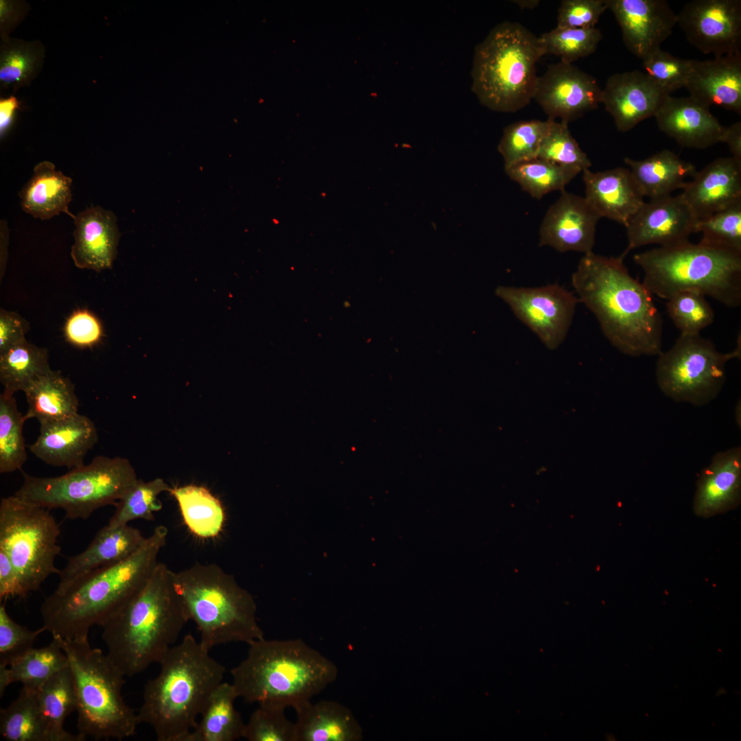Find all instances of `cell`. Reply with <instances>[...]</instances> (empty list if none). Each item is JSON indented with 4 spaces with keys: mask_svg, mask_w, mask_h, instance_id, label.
Wrapping results in <instances>:
<instances>
[{
    "mask_svg": "<svg viewBox=\"0 0 741 741\" xmlns=\"http://www.w3.org/2000/svg\"><path fill=\"white\" fill-rule=\"evenodd\" d=\"M26 421L14 395H0V473L21 469L27 458L23 426Z\"/></svg>",
    "mask_w": 741,
    "mask_h": 741,
    "instance_id": "cell-40",
    "label": "cell"
},
{
    "mask_svg": "<svg viewBox=\"0 0 741 741\" xmlns=\"http://www.w3.org/2000/svg\"><path fill=\"white\" fill-rule=\"evenodd\" d=\"M168 530L156 526L140 548L127 558L93 571L61 591H54L40 607L43 626L64 639L88 637L144 587L158 563Z\"/></svg>",
    "mask_w": 741,
    "mask_h": 741,
    "instance_id": "cell-2",
    "label": "cell"
},
{
    "mask_svg": "<svg viewBox=\"0 0 741 741\" xmlns=\"http://www.w3.org/2000/svg\"><path fill=\"white\" fill-rule=\"evenodd\" d=\"M690 96L710 107L741 114V51L711 60H692L685 86Z\"/></svg>",
    "mask_w": 741,
    "mask_h": 741,
    "instance_id": "cell-24",
    "label": "cell"
},
{
    "mask_svg": "<svg viewBox=\"0 0 741 741\" xmlns=\"http://www.w3.org/2000/svg\"><path fill=\"white\" fill-rule=\"evenodd\" d=\"M0 733L8 741H53L38 690L23 686L17 698L1 709Z\"/></svg>",
    "mask_w": 741,
    "mask_h": 741,
    "instance_id": "cell-34",
    "label": "cell"
},
{
    "mask_svg": "<svg viewBox=\"0 0 741 741\" xmlns=\"http://www.w3.org/2000/svg\"><path fill=\"white\" fill-rule=\"evenodd\" d=\"M694 233L702 243L741 252V201L697 220Z\"/></svg>",
    "mask_w": 741,
    "mask_h": 741,
    "instance_id": "cell-45",
    "label": "cell"
},
{
    "mask_svg": "<svg viewBox=\"0 0 741 741\" xmlns=\"http://www.w3.org/2000/svg\"><path fill=\"white\" fill-rule=\"evenodd\" d=\"M607 9V0H563L558 8L556 27H595Z\"/></svg>",
    "mask_w": 741,
    "mask_h": 741,
    "instance_id": "cell-50",
    "label": "cell"
},
{
    "mask_svg": "<svg viewBox=\"0 0 741 741\" xmlns=\"http://www.w3.org/2000/svg\"><path fill=\"white\" fill-rule=\"evenodd\" d=\"M741 355L740 338L729 353L718 351L709 340L682 335L658 355L656 379L662 392L677 402L702 406L714 400L726 380V364Z\"/></svg>",
    "mask_w": 741,
    "mask_h": 741,
    "instance_id": "cell-12",
    "label": "cell"
},
{
    "mask_svg": "<svg viewBox=\"0 0 741 741\" xmlns=\"http://www.w3.org/2000/svg\"><path fill=\"white\" fill-rule=\"evenodd\" d=\"M40 54L34 46L11 43L2 47L0 80L3 85L19 87L29 83L36 74Z\"/></svg>",
    "mask_w": 741,
    "mask_h": 741,
    "instance_id": "cell-48",
    "label": "cell"
},
{
    "mask_svg": "<svg viewBox=\"0 0 741 741\" xmlns=\"http://www.w3.org/2000/svg\"><path fill=\"white\" fill-rule=\"evenodd\" d=\"M741 495V447L716 454L699 477L694 510L701 517L714 516L737 506Z\"/></svg>",
    "mask_w": 741,
    "mask_h": 741,
    "instance_id": "cell-26",
    "label": "cell"
},
{
    "mask_svg": "<svg viewBox=\"0 0 741 741\" xmlns=\"http://www.w3.org/2000/svg\"><path fill=\"white\" fill-rule=\"evenodd\" d=\"M296 741H358L362 729L351 711L333 701H310L295 709Z\"/></svg>",
    "mask_w": 741,
    "mask_h": 741,
    "instance_id": "cell-28",
    "label": "cell"
},
{
    "mask_svg": "<svg viewBox=\"0 0 741 741\" xmlns=\"http://www.w3.org/2000/svg\"><path fill=\"white\" fill-rule=\"evenodd\" d=\"M248 645L246 657L231 670L237 696L246 702L295 709L338 677L334 663L302 639L263 638Z\"/></svg>",
    "mask_w": 741,
    "mask_h": 741,
    "instance_id": "cell-5",
    "label": "cell"
},
{
    "mask_svg": "<svg viewBox=\"0 0 741 741\" xmlns=\"http://www.w3.org/2000/svg\"><path fill=\"white\" fill-rule=\"evenodd\" d=\"M8 229L6 222L1 221V277L4 273L8 255Z\"/></svg>",
    "mask_w": 741,
    "mask_h": 741,
    "instance_id": "cell-57",
    "label": "cell"
},
{
    "mask_svg": "<svg viewBox=\"0 0 741 741\" xmlns=\"http://www.w3.org/2000/svg\"><path fill=\"white\" fill-rule=\"evenodd\" d=\"M171 489L160 478L148 482L138 479L117 501L115 511L106 526L115 528L135 519L154 520V513L163 508L158 496Z\"/></svg>",
    "mask_w": 741,
    "mask_h": 741,
    "instance_id": "cell-39",
    "label": "cell"
},
{
    "mask_svg": "<svg viewBox=\"0 0 741 741\" xmlns=\"http://www.w3.org/2000/svg\"><path fill=\"white\" fill-rule=\"evenodd\" d=\"M173 572L158 562L141 590L101 624L107 655L125 676L159 663L189 621Z\"/></svg>",
    "mask_w": 741,
    "mask_h": 741,
    "instance_id": "cell-3",
    "label": "cell"
},
{
    "mask_svg": "<svg viewBox=\"0 0 741 741\" xmlns=\"http://www.w3.org/2000/svg\"><path fill=\"white\" fill-rule=\"evenodd\" d=\"M552 120L519 121L504 128L497 148L504 158L505 169L538 157L541 143Z\"/></svg>",
    "mask_w": 741,
    "mask_h": 741,
    "instance_id": "cell-41",
    "label": "cell"
},
{
    "mask_svg": "<svg viewBox=\"0 0 741 741\" xmlns=\"http://www.w3.org/2000/svg\"><path fill=\"white\" fill-rule=\"evenodd\" d=\"M514 2H516V3L517 5H519V7H521L523 9H524V8L532 9V8H535L539 3V1H538V0L515 1Z\"/></svg>",
    "mask_w": 741,
    "mask_h": 741,
    "instance_id": "cell-58",
    "label": "cell"
},
{
    "mask_svg": "<svg viewBox=\"0 0 741 741\" xmlns=\"http://www.w3.org/2000/svg\"><path fill=\"white\" fill-rule=\"evenodd\" d=\"M0 5L1 31H5L19 21L20 14L12 1L1 0Z\"/></svg>",
    "mask_w": 741,
    "mask_h": 741,
    "instance_id": "cell-56",
    "label": "cell"
},
{
    "mask_svg": "<svg viewBox=\"0 0 741 741\" xmlns=\"http://www.w3.org/2000/svg\"><path fill=\"white\" fill-rule=\"evenodd\" d=\"M600 30L596 27H559L539 36L545 54L558 56L561 61L572 63L593 54L602 40Z\"/></svg>",
    "mask_w": 741,
    "mask_h": 741,
    "instance_id": "cell-42",
    "label": "cell"
},
{
    "mask_svg": "<svg viewBox=\"0 0 741 741\" xmlns=\"http://www.w3.org/2000/svg\"><path fill=\"white\" fill-rule=\"evenodd\" d=\"M60 528L50 510L27 503L14 494L0 503V550L10 559L25 593L35 591L60 570L55 558Z\"/></svg>",
    "mask_w": 741,
    "mask_h": 741,
    "instance_id": "cell-11",
    "label": "cell"
},
{
    "mask_svg": "<svg viewBox=\"0 0 741 741\" xmlns=\"http://www.w3.org/2000/svg\"><path fill=\"white\" fill-rule=\"evenodd\" d=\"M624 259L584 255L572 274V285L614 347L632 357L658 356L662 318L652 295L631 275Z\"/></svg>",
    "mask_w": 741,
    "mask_h": 741,
    "instance_id": "cell-1",
    "label": "cell"
},
{
    "mask_svg": "<svg viewBox=\"0 0 741 741\" xmlns=\"http://www.w3.org/2000/svg\"><path fill=\"white\" fill-rule=\"evenodd\" d=\"M20 107V103L14 96L0 101V134L3 137L10 129L14 120L15 110Z\"/></svg>",
    "mask_w": 741,
    "mask_h": 741,
    "instance_id": "cell-54",
    "label": "cell"
},
{
    "mask_svg": "<svg viewBox=\"0 0 741 741\" xmlns=\"http://www.w3.org/2000/svg\"><path fill=\"white\" fill-rule=\"evenodd\" d=\"M704 295L679 292L667 300V313L682 335H697L711 325L714 311Z\"/></svg>",
    "mask_w": 741,
    "mask_h": 741,
    "instance_id": "cell-44",
    "label": "cell"
},
{
    "mask_svg": "<svg viewBox=\"0 0 741 741\" xmlns=\"http://www.w3.org/2000/svg\"><path fill=\"white\" fill-rule=\"evenodd\" d=\"M585 198L602 217L624 226L643 204L644 196L629 169L615 167L603 172H583Z\"/></svg>",
    "mask_w": 741,
    "mask_h": 741,
    "instance_id": "cell-27",
    "label": "cell"
},
{
    "mask_svg": "<svg viewBox=\"0 0 741 741\" xmlns=\"http://www.w3.org/2000/svg\"><path fill=\"white\" fill-rule=\"evenodd\" d=\"M137 480L128 459L98 456L89 464L56 477L23 473V482L14 495L49 510L62 509L69 519H86L101 507L115 506Z\"/></svg>",
    "mask_w": 741,
    "mask_h": 741,
    "instance_id": "cell-10",
    "label": "cell"
},
{
    "mask_svg": "<svg viewBox=\"0 0 741 741\" xmlns=\"http://www.w3.org/2000/svg\"><path fill=\"white\" fill-rule=\"evenodd\" d=\"M727 143L732 157L741 161V122L737 121L725 128L722 141Z\"/></svg>",
    "mask_w": 741,
    "mask_h": 741,
    "instance_id": "cell-55",
    "label": "cell"
},
{
    "mask_svg": "<svg viewBox=\"0 0 741 741\" xmlns=\"http://www.w3.org/2000/svg\"><path fill=\"white\" fill-rule=\"evenodd\" d=\"M59 637L73 677L78 733L95 740L134 736L137 714L121 695L126 676L108 655L90 645L88 637Z\"/></svg>",
    "mask_w": 741,
    "mask_h": 741,
    "instance_id": "cell-9",
    "label": "cell"
},
{
    "mask_svg": "<svg viewBox=\"0 0 741 741\" xmlns=\"http://www.w3.org/2000/svg\"><path fill=\"white\" fill-rule=\"evenodd\" d=\"M27 596L19 576L7 554L0 550V600Z\"/></svg>",
    "mask_w": 741,
    "mask_h": 741,
    "instance_id": "cell-53",
    "label": "cell"
},
{
    "mask_svg": "<svg viewBox=\"0 0 741 741\" xmlns=\"http://www.w3.org/2000/svg\"><path fill=\"white\" fill-rule=\"evenodd\" d=\"M24 393L28 405L26 420L34 418L42 423L78 413L75 386L58 371L51 370L39 375Z\"/></svg>",
    "mask_w": 741,
    "mask_h": 741,
    "instance_id": "cell-31",
    "label": "cell"
},
{
    "mask_svg": "<svg viewBox=\"0 0 741 741\" xmlns=\"http://www.w3.org/2000/svg\"><path fill=\"white\" fill-rule=\"evenodd\" d=\"M42 711L49 726L53 741H83L64 728L66 718L77 709L74 680L69 665L51 676L38 690Z\"/></svg>",
    "mask_w": 741,
    "mask_h": 741,
    "instance_id": "cell-36",
    "label": "cell"
},
{
    "mask_svg": "<svg viewBox=\"0 0 741 741\" xmlns=\"http://www.w3.org/2000/svg\"><path fill=\"white\" fill-rule=\"evenodd\" d=\"M495 294L550 349L565 339L579 301L558 284L533 288L502 285Z\"/></svg>",
    "mask_w": 741,
    "mask_h": 741,
    "instance_id": "cell-13",
    "label": "cell"
},
{
    "mask_svg": "<svg viewBox=\"0 0 741 741\" xmlns=\"http://www.w3.org/2000/svg\"><path fill=\"white\" fill-rule=\"evenodd\" d=\"M644 197L650 200L672 195L678 189H683L685 179L697 173L695 165L681 159L674 152L663 150L644 160L625 158Z\"/></svg>",
    "mask_w": 741,
    "mask_h": 741,
    "instance_id": "cell-30",
    "label": "cell"
},
{
    "mask_svg": "<svg viewBox=\"0 0 741 741\" xmlns=\"http://www.w3.org/2000/svg\"><path fill=\"white\" fill-rule=\"evenodd\" d=\"M654 117L661 131L685 148L712 146L722 141L725 130L709 107L690 96L668 95Z\"/></svg>",
    "mask_w": 741,
    "mask_h": 741,
    "instance_id": "cell-21",
    "label": "cell"
},
{
    "mask_svg": "<svg viewBox=\"0 0 741 741\" xmlns=\"http://www.w3.org/2000/svg\"><path fill=\"white\" fill-rule=\"evenodd\" d=\"M174 584L200 642L207 650L221 644H250L264 638L252 596L216 564L196 563L173 572Z\"/></svg>",
    "mask_w": 741,
    "mask_h": 741,
    "instance_id": "cell-7",
    "label": "cell"
},
{
    "mask_svg": "<svg viewBox=\"0 0 741 741\" xmlns=\"http://www.w3.org/2000/svg\"><path fill=\"white\" fill-rule=\"evenodd\" d=\"M145 539L139 529L128 524L115 528L106 525L84 551L68 558L58 574L59 583L55 591H61L87 574L127 558Z\"/></svg>",
    "mask_w": 741,
    "mask_h": 741,
    "instance_id": "cell-25",
    "label": "cell"
},
{
    "mask_svg": "<svg viewBox=\"0 0 741 741\" xmlns=\"http://www.w3.org/2000/svg\"><path fill=\"white\" fill-rule=\"evenodd\" d=\"M697 220L741 201V161L721 157L707 165L681 193Z\"/></svg>",
    "mask_w": 741,
    "mask_h": 741,
    "instance_id": "cell-23",
    "label": "cell"
},
{
    "mask_svg": "<svg viewBox=\"0 0 741 741\" xmlns=\"http://www.w3.org/2000/svg\"><path fill=\"white\" fill-rule=\"evenodd\" d=\"M668 95L646 73L635 70L611 75L602 89L601 103L618 130L627 132L654 117Z\"/></svg>",
    "mask_w": 741,
    "mask_h": 741,
    "instance_id": "cell-19",
    "label": "cell"
},
{
    "mask_svg": "<svg viewBox=\"0 0 741 741\" xmlns=\"http://www.w3.org/2000/svg\"><path fill=\"white\" fill-rule=\"evenodd\" d=\"M188 634L160 661L158 674L145 686L139 723L151 726L158 741H185L226 668Z\"/></svg>",
    "mask_w": 741,
    "mask_h": 741,
    "instance_id": "cell-4",
    "label": "cell"
},
{
    "mask_svg": "<svg viewBox=\"0 0 741 741\" xmlns=\"http://www.w3.org/2000/svg\"><path fill=\"white\" fill-rule=\"evenodd\" d=\"M47 646L32 648L7 667H0V696L11 683L38 690L51 676L69 666L59 636Z\"/></svg>",
    "mask_w": 741,
    "mask_h": 741,
    "instance_id": "cell-33",
    "label": "cell"
},
{
    "mask_svg": "<svg viewBox=\"0 0 741 741\" xmlns=\"http://www.w3.org/2000/svg\"><path fill=\"white\" fill-rule=\"evenodd\" d=\"M626 48L643 59L672 34L677 14L665 0H607Z\"/></svg>",
    "mask_w": 741,
    "mask_h": 741,
    "instance_id": "cell-17",
    "label": "cell"
},
{
    "mask_svg": "<svg viewBox=\"0 0 741 741\" xmlns=\"http://www.w3.org/2000/svg\"><path fill=\"white\" fill-rule=\"evenodd\" d=\"M30 329L29 322L19 314L0 309V354L23 341Z\"/></svg>",
    "mask_w": 741,
    "mask_h": 741,
    "instance_id": "cell-52",
    "label": "cell"
},
{
    "mask_svg": "<svg viewBox=\"0 0 741 741\" xmlns=\"http://www.w3.org/2000/svg\"><path fill=\"white\" fill-rule=\"evenodd\" d=\"M538 158L583 172L591 162L571 134L568 124L552 119L539 148Z\"/></svg>",
    "mask_w": 741,
    "mask_h": 741,
    "instance_id": "cell-43",
    "label": "cell"
},
{
    "mask_svg": "<svg viewBox=\"0 0 741 741\" xmlns=\"http://www.w3.org/2000/svg\"><path fill=\"white\" fill-rule=\"evenodd\" d=\"M184 523L194 535L209 539L222 530L225 513L221 502L202 486L187 484L172 488Z\"/></svg>",
    "mask_w": 741,
    "mask_h": 741,
    "instance_id": "cell-35",
    "label": "cell"
},
{
    "mask_svg": "<svg viewBox=\"0 0 741 741\" xmlns=\"http://www.w3.org/2000/svg\"><path fill=\"white\" fill-rule=\"evenodd\" d=\"M64 331L67 341L79 347L94 346L103 336L101 322L86 309L73 312L67 320Z\"/></svg>",
    "mask_w": 741,
    "mask_h": 741,
    "instance_id": "cell-51",
    "label": "cell"
},
{
    "mask_svg": "<svg viewBox=\"0 0 741 741\" xmlns=\"http://www.w3.org/2000/svg\"><path fill=\"white\" fill-rule=\"evenodd\" d=\"M644 73L666 94L685 87L692 60L682 59L659 48L642 59Z\"/></svg>",
    "mask_w": 741,
    "mask_h": 741,
    "instance_id": "cell-47",
    "label": "cell"
},
{
    "mask_svg": "<svg viewBox=\"0 0 741 741\" xmlns=\"http://www.w3.org/2000/svg\"><path fill=\"white\" fill-rule=\"evenodd\" d=\"M51 370L47 350L26 339L0 354V381L7 394L24 392L37 377Z\"/></svg>",
    "mask_w": 741,
    "mask_h": 741,
    "instance_id": "cell-37",
    "label": "cell"
},
{
    "mask_svg": "<svg viewBox=\"0 0 741 741\" xmlns=\"http://www.w3.org/2000/svg\"><path fill=\"white\" fill-rule=\"evenodd\" d=\"M285 709L259 705L245 724L242 738L248 741H296V724L287 718Z\"/></svg>",
    "mask_w": 741,
    "mask_h": 741,
    "instance_id": "cell-46",
    "label": "cell"
},
{
    "mask_svg": "<svg viewBox=\"0 0 741 741\" xmlns=\"http://www.w3.org/2000/svg\"><path fill=\"white\" fill-rule=\"evenodd\" d=\"M633 260L652 296L668 300L695 292L728 307L741 304V252L688 240L637 253Z\"/></svg>",
    "mask_w": 741,
    "mask_h": 741,
    "instance_id": "cell-6",
    "label": "cell"
},
{
    "mask_svg": "<svg viewBox=\"0 0 741 741\" xmlns=\"http://www.w3.org/2000/svg\"><path fill=\"white\" fill-rule=\"evenodd\" d=\"M544 55L539 37L519 23H501L475 48L471 90L488 108L515 113L533 99Z\"/></svg>",
    "mask_w": 741,
    "mask_h": 741,
    "instance_id": "cell-8",
    "label": "cell"
},
{
    "mask_svg": "<svg viewBox=\"0 0 741 741\" xmlns=\"http://www.w3.org/2000/svg\"><path fill=\"white\" fill-rule=\"evenodd\" d=\"M233 685L222 682L211 693L200 719L185 741H233L242 738L245 724L234 702Z\"/></svg>",
    "mask_w": 741,
    "mask_h": 741,
    "instance_id": "cell-32",
    "label": "cell"
},
{
    "mask_svg": "<svg viewBox=\"0 0 741 741\" xmlns=\"http://www.w3.org/2000/svg\"><path fill=\"white\" fill-rule=\"evenodd\" d=\"M600 218L585 197L563 190L542 221L539 246H548L561 252L590 253Z\"/></svg>",
    "mask_w": 741,
    "mask_h": 741,
    "instance_id": "cell-18",
    "label": "cell"
},
{
    "mask_svg": "<svg viewBox=\"0 0 741 741\" xmlns=\"http://www.w3.org/2000/svg\"><path fill=\"white\" fill-rule=\"evenodd\" d=\"M44 626L32 631L16 622L0 605V667H7L33 648L37 637L45 631Z\"/></svg>",
    "mask_w": 741,
    "mask_h": 741,
    "instance_id": "cell-49",
    "label": "cell"
},
{
    "mask_svg": "<svg viewBox=\"0 0 741 741\" xmlns=\"http://www.w3.org/2000/svg\"><path fill=\"white\" fill-rule=\"evenodd\" d=\"M40 425L39 435L29 448L52 466L71 469L84 464L86 455L98 440L93 422L79 413Z\"/></svg>",
    "mask_w": 741,
    "mask_h": 741,
    "instance_id": "cell-20",
    "label": "cell"
},
{
    "mask_svg": "<svg viewBox=\"0 0 741 741\" xmlns=\"http://www.w3.org/2000/svg\"><path fill=\"white\" fill-rule=\"evenodd\" d=\"M73 221L75 242L71 256L75 265L97 272L111 268L120 237L115 215L100 207H91L78 213Z\"/></svg>",
    "mask_w": 741,
    "mask_h": 741,
    "instance_id": "cell-22",
    "label": "cell"
},
{
    "mask_svg": "<svg viewBox=\"0 0 741 741\" xmlns=\"http://www.w3.org/2000/svg\"><path fill=\"white\" fill-rule=\"evenodd\" d=\"M696 222L681 193L644 201L625 226L628 245L621 256L648 244L666 247L687 242Z\"/></svg>",
    "mask_w": 741,
    "mask_h": 741,
    "instance_id": "cell-16",
    "label": "cell"
},
{
    "mask_svg": "<svg viewBox=\"0 0 741 741\" xmlns=\"http://www.w3.org/2000/svg\"><path fill=\"white\" fill-rule=\"evenodd\" d=\"M505 171L524 191L537 199L554 191L565 190V186L580 173L538 157L515 165Z\"/></svg>",
    "mask_w": 741,
    "mask_h": 741,
    "instance_id": "cell-38",
    "label": "cell"
},
{
    "mask_svg": "<svg viewBox=\"0 0 741 741\" xmlns=\"http://www.w3.org/2000/svg\"><path fill=\"white\" fill-rule=\"evenodd\" d=\"M72 180L56 169L54 163L45 161L34 168V174L19 192L22 209L35 218L51 219L65 213L73 219L75 215L69 210L72 198Z\"/></svg>",
    "mask_w": 741,
    "mask_h": 741,
    "instance_id": "cell-29",
    "label": "cell"
},
{
    "mask_svg": "<svg viewBox=\"0 0 741 741\" xmlns=\"http://www.w3.org/2000/svg\"><path fill=\"white\" fill-rule=\"evenodd\" d=\"M597 80L572 63L560 61L538 76L533 96L549 119L568 124L595 110L601 103Z\"/></svg>",
    "mask_w": 741,
    "mask_h": 741,
    "instance_id": "cell-15",
    "label": "cell"
},
{
    "mask_svg": "<svg viewBox=\"0 0 741 741\" xmlns=\"http://www.w3.org/2000/svg\"><path fill=\"white\" fill-rule=\"evenodd\" d=\"M677 18L687 41L702 53L718 57L740 51V0H694Z\"/></svg>",
    "mask_w": 741,
    "mask_h": 741,
    "instance_id": "cell-14",
    "label": "cell"
}]
</instances>
